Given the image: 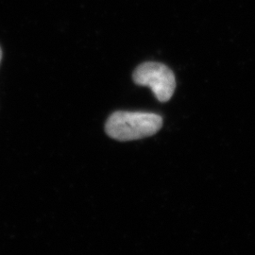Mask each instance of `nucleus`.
Returning <instances> with one entry per match:
<instances>
[{
	"label": "nucleus",
	"instance_id": "2",
	"mask_svg": "<svg viewBox=\"0 0 255 255\" xmlns=\"http://www.w3.org/2000/svg\"><path fill=\"white\" fill-rule=\"evenodd\" d=\"M133 82L141 86H148L156 99L161 102L169 101L176 88L173 72L163 64L147 62L140 64L132 75Z\"/></svg>",
	"mask_w": 255,
	"mask_h": 255
},
{
	"label": "nucleus",
	"instance_id": "3",
	"mask_svg": "<svg viewBox=\"0 0 255 255\" xmlns=\"http://www.w3.org/2000/svg\"><path fill=\"white\" fill-rule=\"evenodd\" d=\"M1 57H2V51H1V48H0V62H1Z\"/></svg>",
	"mask_w": 255,
	"mask_h": 255
},
{
	"label": "nucleus",
	"instance_id": "1",
	"mask_svg": "<svg viewBox=\"0 0 255 255\" xmlns=\"http://www.w3.org/2000/svg\"><path fill=\"white\" fill-rule=\"evenodd\" d=\"M163 126V119L153 113L119 111L111 115L106 133L119 141H131L154 135Z\"/></svg>",
	"mask_w": 255,
	"mask_h": 255
}]
</instances>
